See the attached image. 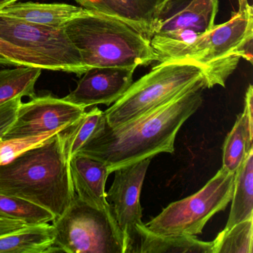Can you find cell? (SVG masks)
Returning <instances> with one entry per match:
<instances>
[{
	"label": "cell",
	"mask_w": 253,
	"mask_h": 253,
	"mask_svg": "<svg viewBox=\"0 0 253 253\" xmlns=\"http://www.w3.org/2000/svg\"><path fill=\"white\" fill-rule=\"evenodd\" d=\"M206 88L204 76L167 103L118 126H109L103 116L77 154L103 163L110 174L158 154H172L177 132L201 107Z\"/></svg>",
	"instance_id": "obj_1"
},
{
	"label": "cell",
	"mask_w": 253,
	"mask_h": 253,
	"mask_svg": "<svg viewBox=\"0 0 253 253\" xmlns=\"http://www.w3.org/2000/svg\"><path fill=\"white\" fill-rule=\"evenodd\" d=\"M0 194L23 198L61 216L76 195L63 131L1 164Z\"/></svg>",
	"instance_id": "obj_2"
},
{
	"label": "cell",
	"mask_w": 253,
	"mask_h": 253,
	"mask_svg": "<svg viewBox=\"0 0 253 253\" xmlns=\"http://www.w3.org/2000/svg\"><path fill=\"white\" fill-rule=\"evenodd\" d=\"M238 1V11L232 13L229 21L214 25L211 30L187 45L156 54V62L196 63L204 69L207 88L225 87L240 59L253 64V6L248 0Z\"/></svg>",
	"instance_id": "obj_3"
},
{
	"label": "cell",
	"mask_w": 253,
	"mask_h": 253,
	"mask_svg": "<svg viewBox=\"0 0 253 253\" xmlns=\"http://www.w3.org/2000/svg\"><path fill=\"white\" fill-rule=\"evenodd\" d=\"M88 69L135 67L156 61L150 41L119 19L90 11L65 26Z\"/></svg>",
	"instance_id": "obj_4"
},
{
	"label": "cell",
	"mask_w": 253,
	"mask_h": 253,
	"mask_svg": "<svg viewBox=\"0 0 253 253\" xmlns=\"http://www.w3.org/2000/svg\"><path fill=\"white\" fill-rule=\"evenodd\" d=\"M204 76L203 68L192 62L159 63L103 112L106 123L116 127L129 122L169 101Z\"/></svg>",
	"instance_id": "obj_5"
},
{
	"label": "cell",
	"mask_w": 253,
	"mask_h": 253,
	"mask_svg": "<svg viewBox=\"0 0 253 253\" xmlns=\"http://www.w3.org/2000/svg\"><path fill=\"white\" fill-rule=\"evenodd\" d=\"M52 225L55 238L49 253H128L125 237L112 211L91 207L77 195Z\"/></svg>",
	"instance_id": "obj_6"
},
{
	"label": "cell",
	"mask_w": 253,
	"mask_h": 253,
	"mask_svg": "<svg viewBox=\"0 0 253 253\" xmlns=\"http://www.w3.org/2000/svg\"><path fill=\"white\" fill-rule=\"evenodd\" d=\"M235 173L221 168L196 193L170 204L156 217L145 223L160 235L195 236L214 214L225 210L233 195Z\"/></svg>",
	"instance_id": "obj_7"
},
{
	"label": "cell",
	"mask_w": 253,
	"mask_h": 253,
	"mask_svg": "<svg viewBox=\"0 0 253 253\" xmlns=\"http://www.w3.org/2000/svg\"><path fill=\"white\" fill-rule=\"evenodd\" d=\"M218 0H164L154 10L149 39L155 54L187 45L214 26Z\"/></svg>",
	"instance_id": "obj_8"
},
{
	"label": "cell",
	"mask_w": 253,
	"mask_h": 253,
	"mask_svg": "<svg viewBox=\"0 0 253 253\" xmlns=\"http://www.w3.org/2000/svg\"><path fill=\"white\" fill-rule=\"evenodd\" d=\"M0 39L51 60L61 72L81 77L88 71L65 26H40L0 14Z\"/></svg>",
	"instance_id": "obj_9"
},
{
	"label": "cell",
	"mask_w": 253,
	"mask_h": 253,
	"mask_svg": "<svg viewBox=\"0 0 253 253\" xmlns=\"http://www.w3.org/2000/svg\"><path fill=\"white\" fill-rule=\"evenodd\" d=\"M85 109L51 94L22 103L15 121L2 139L21 138L42 135L51 131H63L76 124Z\"/></svg>",
	"instance_id": "obj_10"
},
{
	"label": "cell",
	"mask_w": 253,
	"mask_h": 253,
	"mask_svg": "<svg viewBox=\"0 0 253 253\" xmlns=\"http://www.w3.org/2000/svg\"><path fill=\"white\" fill-rule=\"evenodd\" d=\"M152 158L120 167L115 170L113 183L106 193L112 214L124 234L128 253L137 241V226L142 221L140 194Z\"/></svg>",
	"instance_id": "obj_11"
},
{
	"label": "cell",
	"mask_w": 253,
	"mask_h": 253,
	"mask_svg": "<svg viewBox=\"0 0 253 253\" xmlns=\"http://www.w3.org/2000/svg\"><path fill=\"white\" fill-rule=\"evenodd\" d=\"M135 67H94L84 74L76 88L63 97L83 109L109 106L121 98L133 84Z\"/></svg>",
	"instance_id": "obj_12"
},
{
	"label": "cell",
	"mask_w": 253,
	"mask_h": 253,
	"mask_svg": "<svg viewBox=\"0 0 253 253\" xmlns=\"http://www.w3.org/2000/svg\"><path fill=\"white\" fill-rule=\"evenodd\" d=\"M69 170L74 189L80 199L99 210L111 211L106 192L110 173L103 163L77 154L69 161Z\"/></svg>",
	"instance_id": "obj_13"
},
{
	"label": "cell",
	"mask_w": 253,
	"mask_h": 253,
	"mask_svg": "<svg viewBox=\"0 0 253 253\" xmlns=\"http://www.w3.org/2000/svg\"><path fill=\"white\" fill-rule=\"evenodd\" d=\"M86 11L83 7L69 4L16 2L0 10V14L40 26L59 28L84 15Z\"/></svg>",
	"instance_id": "obj_14"
},
{
	"label": "cell",
	"mask_w": 253,
	"mask_h": 253,
	"mask_svg": "<svg viewBox=\"0 0 253 253\" xmlns=\"http://www.w3.org/2000/svg\"><path fill=\"white\" fill-rule=\"evenodd\" d=\"M212 241H200L195 236L158 235L142 223L137 226V241L132 253H212Z\"/></svg>",
	"instance_id": "obj_15"
},
{
	"label": "cell",
	"mask_w": 253,
	"mask_h": 253,
	"mask_svg": "<svg viewBox=\"0 0 253 253\" xmlns=\"http://www.w3.org/2000/svg\"><path fill=\"white\" fill-rule=\"evenodd\" d=\"M81 7L119 19L149 38L151 14L143 0H75Z\"/></svg>",
	"instance_id": "obj_16"
},
{
	"label": "cell",
	"mask_w": 253,
	"mask_h": 253,
	"mask_svg": "<svg viewBox=\"0 0 253 253\" xmlns=\"http://www.w3.org/2000/svg\"><path fill=\"white\" fill-rule=\"evenodd\" d=\"M54 238L53 225L26 226L0 237V253H49Z\"/></svg>",
	"instance_id": "obj_17"
},
{
	"label": "cell",
	"mask_w": 253,
	"mask_h": 253,
	"mask_svg": "<svg viewBox=\"0 0 253 253\" xmlns=\"http://www.w3.org/2000/svg\"><path fill=\"white\" fill-rule=\"evenodd\" d=\"M224 229L253 217V149L235 173L233 195Z\"/></svg>",
	"instance_id": "obj_18"
},
{
	"label": "cell",
	"mask_w": 253,
	"mask_h": 253,
	"mask_svg": "<svg viewBox=\"0 0 253 253\" xmlns=\"http://www.w3.org/2000/svg\"><path fill=\"white\" fill-rule=\"evenodd\" d=\"M253 127L244 112L239 114L223 146L222 168L236 172L249 152L253 149Z\"/></svg>",
	"instance_id": "obj_19"
},
{
	"label": "cell",
	"mask_w": 253,
	"mask_h": 253,
	"mask_svg": "<svg viewBox=\"0 0 253 253\" xmlns=\"http://www.w3.org/2000/svg\"><path fill=\"white\" fill-rule=\"evenodd\" d=\"M42 71L41 68L31 66L0 71V105L16 97H35V84Z\"/></svg>",
	"instance_id": "obj_20"
},
{
	"label": "cell",
	"mask_w": 253,
	"mask_h": 253,
	"mask_svg": "<svg viewBox=\"0 0 253 253\" xmlns=\"http://www.w3.org/2000/svg\"><path fill=\"white\" fill-rule=\"evenodd\" d=\"M0 217L20 220L26 226L54 221L56 217L46 209L18 197L0 194Z\"/></svg>",
	"instance_id": "obj_21"
},
{
	"label": "cell",
	"mask_w": 253,
	"mask_h": 253,
	"mask_svg": "<svg viewBox=\"0 0 253 253\" xmlns=\"http://www.w3.org/2000/svg\"><path fill=\"white\" fill-rule=\"evenodd\" d=\"M253 218L224 229L212 241V253H253Z\"/></svg>",
	"instance_id": "obj_22"
},
{
	"label": "cell",
	"mask_w": 253,
	"mask_h": 253,
	"mask_svg": "<svg viewBox=\"0 0 253 253\" xmlns=\"http://www.w3.org/2000/svg\"><path fill=\"white\" fill-rule=\"evenodd\" d=\"M104 114L99 108L94 107L72 126L63 131L64 149L68 161L77 155L78 151L97 130Z\"/></svg>",
	"instance_id": "obj_23"
},
{
	"label": "cell",
	"mask_w": 253,
	"mask_h": 253,
	"mask_svg": "<svg viewBox=\"0 0 253 253\" xmlns=\"http://www.w3.org/2000/svg\"><path fill=\"white\" fill-rule=\"evenodd\" d=\"M58 132L61 131H51L34 137L0 139V165L11 161L25 151L43 143Z\"/></svg>",
	"instance_id": "obj_24"
},
{
	"label": "cell",
	"mask_w": 253,
	"mask_h": 253,
	"mask_svg": "<svg viewBox=\"0 0 253 253\" xmlns=\"http://www.w3.org/2000/svg\"><path fill=\"white\" fill-rule=\"evenodd\" d=\"M21 103L22 97H18L0 105V139L3 137L15 121Z\"/></svg>",
	"instance_id": "obj_25"
},
{
	"label": "cell",
	"mask_w": 253,
	"mask_h": 253,
	"mask_svg": "<svg viewBox=\"0 0 253 253\" xmlns=\"http://www.w3.org/2000/svg\"><path fill=\"white\" fill-rule=\"evenodd\" d=\"M26 225L20 220L0 217V237L12 233L19 229H23Z\"/></svg>",
	"instance_id": "obj_26"
},
{
	"label": "cell",
	"mask_w": 253,
	"mask_h": 253,
	"mask_svg": "<svg viewBox=\"0 0 253 253\" xmlns=\"http://www.w3.org/2000/svg\"><path fill=\"white\" fill-rule=\"evenodd\" d=\"M253 88L250 84L247 88L245 95V106L244 112L248 119L250 125L253 127Z\"/></svg>",
	"instance_id": "obj_27"
},
{
	"label": "cell",
	"mask_w": 253,
	"mask_h": 253,
	"mask_svg": "<svg viewBox=\"0 0 253 253\" xmlns=\"http://www.w3.org/2000/svg\"><path fill=\"white\" fill-rule=\"evenodd\" d=\"M143 1L145 5H146V8L149 10L151 17H152V13H153L155 8H156L160 3H161L164 0H143ZM151 18H152V17H151Z\"/></svg>",
	"instance_id": "obj_28"
},
{
	"label": "cell",
	"mask_w": 253,
	"mask_h": 253,
	"mask_svg": "<svg viewBox=\"0 0 253 253\" xmlns=\"http://www.w3.org/2000/svg\"><path fill=\"white\" fill-rule=\"evenodd\" d=\"M0 65H5V66H14V63L11 61V60L7 59L6 57H4V56L1 55L0 54Z\"/></svg>",
	"instance_id": "obj_29"
},
{
	"label": "cell",
	"mask_w": 253,
	"mask_h": 253,
	"mask_svg": "<svg viewBox=\"0 0 253 253\" xmlns=\"http://www.w3.org/2000/svg\"><path fill=\"white\" fill-rule=\"evenodd\" d=\"M17 1L20 0H6L1 6H0V10L3 9V8H6V7L9 6V5H13V4L16 3Z\"/></svg>",
	"instance_id": "obj_30"
},
{
	"label": "cell",
	"mask_w": 253,
	"mask_h": 253,
	"mask_svg": "<svg viewBox=\"0 0 253 253\" xmlns=\"http://www.w3.org/2000/svg\"><path fill=\"white\" fill-rule=\"evenodd\" d=\"M5 1H6V0H0V6H1V5H2Z\"/></svg>",
	"instance_id": "obj_31"
}]
</instances>
